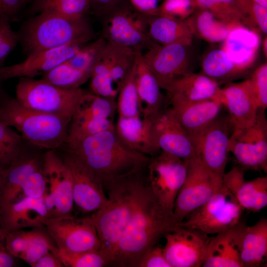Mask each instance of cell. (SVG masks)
<instances>
[{"instance_id": "1", "label": "cell", "mask_w": 267, "mask_h": 267, "mask_svg": "<svg viewBox=\"0 0 267 267\" xmlns=\"http://www.w3.org/2000/svg\"><path fill=\"white\" fill-rule=\"evenodd\" d=\"M179 225L173 212L162 206L147 185L119 241L110 266L138 267L159 239Z\"/></svg>"}, {"instance_id": "2", "label": "cell", "mask_w": 267, "mask_h": 267, "mask_svg": "<svg viewBox=\"0 0 267 267\" xmlns=\"http://www.w3.org/2000/svg\"><path fill=\"white\" fill-rule=\"evenodd\" d=\"M64 145L66 152L90 168L103 186L143 171L151 158L127 146L115 129Z\"/></svg>"}, {"instance_id": "3", "label": "cell", "mask_w": 267, "mask_h": 267, "mask_svg": "<svg viewBox=\"0 0 267 267\" xmlns=\"http://www.w3.org/2000/svg\"><path fill=\"white\" fill-rule=\"evenodd\" d=\"M142 171L104 185L107 202L90 216L100 243V253L110 265L117 245L134 214L145 182Z\"/></svg>"}, {"instance_id": "4", "label": "cell", "mask_w": 267, "mask_h": 267, "mask_svg": "<svg viewBox=\"0 0 267 267\" xmlns=\"http://www.w3.org/2000/svg\"><path fill=\"white\" fill-rule=\"evenodd\" d=\"M17 33L19 43L26 56L82 39L94 38V33L86 17L73 19L49 11L39 12L29 18Z\"/></svg>"}, {"instance_id": "5", "label": "cell", "mask_w": 267, "mask_h": 267, "mask_svg": "<svg viewBox=\"0 0 267 267\" xmlns=\"http://www.w3.org/2000/svg\"><path fill=\"white\" fill-rule=\"evenodd\" d=\"M0 121L33 146L48 150L64 145L71 120L28 108L7 95L0 105Z\"/></svg>"}, {"instance_id": "6", "label": "cell", "mask_w": 267, "mask_h": 267, "mask_svg": "<svg viewBox=\"0 0 267 267\" xmlns=\"http://www.w3.org/2000/svg\"><path fill=\"white\" fill-rule=\"evenodd\" d=\"M86 90L62 88L43 80L22 77L15 87L17 100L28 108L71 120Z\"/></svg>"}, {"instance_id": "7", "label": "cell", "mask_w": 267, "mask_h": 267, "mask_svg": "<svg viewBox=\"0 0 267 267\" xmlns=\"http://www.w3.org/2000/svg\"><path fill=\"white\" fill-rule=\"evenodd\" d=\"M123 0L100 17L101 37L106 41L142 52L154 42L148 32L149 17L136 11Z\"/></svg>"}, {"instance_id": "8", "label": "cell", "mask_w": 267, "mask_h": 267, "mask_svg": "<svg viewBox=\"0 0 267 267\" xmlns=\"http://www.w3.org/2000/svg\"><path fill=\"white\" fill-rule=\"evenodd\" d=\"M244 209L223 184L204 204L189 214L179 225L216 234L240 222Z\"/></svg>"}, {"instance_id": "9", "label": "cell", "mask_w": 267, "mask_h": 267, "mask_svg": "<svg viewBox=\"0 0 267 267\" xmlns=\"http://www.w3.org/2000/svg\"><path fill=\"white\" fill-rule=\"evenodd\" d=\"M146 168L147 183L159 203L173 212L178 194L187 174V160L161 151L151 157Z\"/></svg>"}, {"instance_id": "10", "label": "cell", "mask_w": 267, "mask_h": 267, "mask_svg": "<svg viewBox=\"0 0 267 267\" xmlns=\"http://www.w3.org/2000/svg\"><path fill=\"white\" fill-rule=\"evenodd\" d=\"M42 168L46 182L43 198L48 218L72 215L74 204L70 170L55 150H47L43 155Z\"/></svg>"}, {"instance_id": "11", "label": "cell", "mask_w": 267, "mask_h": 267, "mask_svg": "<svg viewBox=\"0 0 267 267\" xmlns=\"http://www.w3.org/2000/svg\"><path fill=\"white\" fill-rule=\"evenodd\" d=\"M58 250L73 253L98 251L100 243L91 217L47 218L44 222Z\"/></svg>"}, {"instance_id": "12", "label": "cell", "mask_w": 267, "mask_h": 267, "mask_svg": "<svg viewBox=\"0 0 267 267\" xmlns=\"http://www.w3.org/2000/svg\"><path fill=\"white\" fill-rule=\"evenodd\" d=\"M228 151L234 155L244 170H267V121L265 110L259 108L255 123L241 131L232 133Z\"/></svg>"}, {"instance_id": "13", "label": "cell", "mask_w": 267, "mask_h": 267, "mask_svg": "<svg viewBox=\"0 0 267 267\" xmlns=\"http://www.w3.org/2000/svg\"><path fill=\"white\" fill-rule=\"evenodd\" d=\"M198 156L187 160V174L175 200L173 214L179 223L206 202L221 186Z\"/></svg>"}, {"instance_id": "14", "label": "cell", "mask_w": 267, "mask_h": 267, "mask_svg": "<svg viewBox=\"0 0 267 267\" xmlns=\"http://www.w3.org/2000/svg\"><path fill=\"white\" fill-rule=\"evenodd\" d=\"M229 128L227 118L218 116L193 141L197 156L221 184L229 153Z\"/></svg>"}, {"instance_id": "15", "label": "cell", "mask_w": 267, "mask_h": 267, "mask_svg": "<svg viewBox=\"0 0 267 267\" xmlns=\"http://www.w3.org/2000/svg\"><path fill=\"white\" fill-rule=\"evenodd\" d=\"M164 236L163 253L171 267H202L211 238L209 235L178 225Z\"/></svg>"}, {"instance_id": "16", "label": "cell", "mask_w": 267, "mask_h": 267, "mask_svg": "<svg viewBox=\"0 0 267 267\" xmlns=\"http://www.w3.org/2000/svg\"><path fill=\"white\" fill-rule=\"evenodd\" d=\"M93 39L84 38L63 46L32 53L21 62L0 67V78L4 82L12 78L42 76L70 58Z\"/></svg>"}, {"instance_id": "17", "label": "cell", "mask_w": 267, "mask_h": 267, "mask_svg": "<svg viewBox=\"0 0 267 267\" xmlns=\"http://www.w3.org/2000/svg\"><path fill=\"white\" fill-rule=\"evenodd\" d=\"M70 170L74 204L84 213L94 212L107 201L103 185L97 175L88 166L66 152L62 158Z\"/></svg>"}, {"instance_id": "18", "label": "cell", "mask_w": 267, "mask_h": 267, "mask_svg": "<svg viewBox=\"0 0 267 267\" xmlns=\"http://www.w3.org/2000/svg\"><path fill=\"white\" fill-rule=\"evenodd\" d=\"M152 133L161 151L184 160L197 156L192 140L171 107L162 109L152 119Z\"/></svg>"}, {"instance_id": "19", "label": "cell", "mask_w": 267, "mask_h": 267, "mask_svg": "<svg viewBox=\"0 0 267 267\" xmlns=\"http://www.w3.org/2000/svg\"><path fill=\"white\" fill-rule=\"evenodd\" d=\"M179 44L163 45L153 43L143 53L144 60L155 76L161 89L188 72V47Z\"/></svg>"}, {"instance_id": "20", "label": "cell", "mask_w": 267, "mask_h": 267, "mask_svg": "<svg viewBox=\"0 0 267 267\" xmlns=\"http://www.w3.org/2000/svg\"><path fill=\"white\" fill-rule=\"evenodd\" d=\"M220 100L228 112L232 133L245 130L256 122L260 108L247 80L227 83L221 88Z\"/></svg>"}, {"instance_id": "21", "label": "cell", "mask_w": 267, "mask_h": 267, "mask_svg": "<svg viewBox=\"0 0 267 267\" xmlns=\"http://www.w3.org/2000/svg\"><path fill=\"white\" fill-rule=\"evenodd\" d=\"M220 84L202 74L187 72L167 84L171 104H187L208 99L220 100Z\"/></svg>"}, {"instance_id": "22", "label": "cell", "mask_w": 267, "mask_h": 267, "mask_svg": "<svg viewBox=\"0 0 267 267\" xmlns=\"http://www.w3.org/2000/svg\"><path fill=\"white\" fill-rule=\"evenodd\" d=\"M48 218L43 197L23 196L0 207V225L5 232L28 227L42 228Z\"/></svg>"}, {"instance_id": "23", "label": "cell", "mask_w": 267, "mask_h": 267, "mask_svg": "<svg viewBox=\"0 0 267 267\" xmlns=\"http://www.w3.org/2000/svg\"><path fill=\"white\" fill-rule=\"evenodd\" d=\"M247 225L240 222L211 237L203 267H243L241 246Z\"/></svg>"}, {"instance_id": "24", "label": "cell", "mask_w": 267, "mask_h": 267, "mask_svg": "<svg viewBox=\"0 0 267 267\" xmlns=\"http://www.w3.org/2000/svg\"><path fill=\"white\" fill-rule=\"evenodd\" d=\"M244 171L239 166L233 168L224 174L222 183L244 210L258 212L267 205V178L258 177L247 181Z\"/></svg>"}, {"instance_id": "25", "label": "cell", "mask_w": 267, "mask_h": 267, "mask_svg": "<svg viewBox=\"0 0 267 267\" xmlns=\"http://www.w3.org/2000/svg\"><path fill=\"white\" fill-rule=\"evenodd\" d=\"M222 43L221 48L236 66L247 73L256 59L261 40L257 31L236 23Z\"/></svg>"}, {"instance_id": "26", "label": "cell", "mask_w": 267, "mask_h": 267, "mask_svg": "<svg viewBox=\"0 0 267 267\" xmlns=\"http://www.w3.org/2000/svg\"><path fill=\"white\" fill-rule=\"evenodd\" d=\"M134 72L140 115L152 120L162 109L163 97L155 76L145 63L142 52L138 50L136 52Z\"/></svg>"}, {"instance_id": "27", "label": "cell", "mask_w": 267, "mask_h": 267, "mask_svg": "<svg viewBox=\"0 0 267 267\" xmlns=\"http://www.w3.org/2000/svg\"><path fill=\"white\" fill-rule=\"evenodd\" d=\"M223 107L218 99H208L187 104H172L176 118L192 142L214 119Z\"/></svg>"}, {"instance_id": "28", "label": "cell", "mask_w": 267, "mask_h": 267, "mask_svg": "<svg viewBox=\"0 0 267 267\" xmlns=\"http://www.w3.org/2000/svg\"><path fill=\"white\" fill-rule=\"evenodd\" d=\"M152 123V120L141 116L118 118L115 129L117 135L127 146L151 157L161 151L153 137Z\"/></svg>"}, {"instance_id": "29", "label": "cell", "mask_w": 267, "mask_h": 267, "mask_svg": "<svg viewBox=\"0 0 267 267\" xmlns=\"http://www.w3.org/2000/svg\"><path fill=\"white\" fill-rule=\"evenodd\" d=\"M22 150L6 169L0 191V207L21 197V189L26 179L42 165L43 156L25 154Z\"/></svg>"}, {"instance_id": "30", "label": "cell", "mask_w": 267, "mask_h": 267, "mask_svg": "<svg viewBox=\"0 0 267 267\" xmlns=\"http://www.w3.org/2000/svg\"><path fill=\"white\" fill-rule=\"evenodd\" d=\"M148 32L153 42L163 45L179 44L189 46L194 35L184 21L156 15L149 17Z\"/></svg>"}, {"instance_id": "31", "label": "cell", "mask_w": 267, "mask_h": 267, "mask_svg": "<svg viewBox=\"0 0 267 267\" xmlns=\"http://www.w3.org/2000/svg\"><path fill=\"white\" fill-rule=\"evenodd\" d=\"M267 256V220L261 218L255 224L246 227L240 254L243 267L261 266Z\"/></svg>"}, {"instance_id": "32", "label": "cell", "mask_w": 267, "mask_h": 267, "mask_svg": "<svg viewBox=\"0 0 267 267\" xmlns=\"http://www.w3.org/2000/svg\"><path fill=\"white\" fill-rule=\"evenodd\" d=\"M185 21L194 36L212 43L222 42L230 29L236 24L224 22L209 11L198 8Z\"/></svg>"}, {"instance_id": "33", "label": "cell", "mask_w": 267, "mask_h": 267, "mask_svg": "<svg viewBox=\"0 0 267 267\" xmlns=\"http://www.w3.org/2000/svg\"><path fill=\"white\" fill-rule=\"evenodd\" d=\"M108 72L116 90L120 89L135 62L136 50L106 41L104 46Z\"/></svg>"}, {"instance_id": "34", "label": "cell", "mask_w": 267, "mask_h": 267, "mask_svg": "<svg viewBox=\"0 0 267 267\" xmlns=\"http://www.w3.org/2000/svg\"><path fill=\"white\" fill-rule=\"evenodd\" d=\"M203 74L220 82H230L247 73L236 66L225 52L220 49L209 51L202 62Z\"/></svg>"}, {"instance_id": "35", "label": "cell", "mask_w": 267, "mask_h": 267, "mask_svg": "<svg viewBox=\"0 0 267 267\" xmlns=\"http://www.w3.org/2000/svg\"><path fill=\"white\" fill-rule=\"evenodd\" d=\"M116 111V100L86 91L78 104L71 120L111 119Z\"/></svg>"}, {"instance_id": "36", "label": "cell", "mask_w": 267, "mask_h": 267, "mask_svg": "<svg viewBox=\"0 0 267 267\" xmlns=\"http://www.w3.org/2000/svg\"><path fill=\"white\" fill-rule=\"evenodd\" d=\"M33 2V12L49 11L73 19L85 17L91 10L89 0H37Z\"/></svg>"}, {"instance_id": "37", "label": "cell", "mask_w": 267, "mask_h": 267, "mask_svg": "<svg viewBox=\"0 0 267 267\" xmlns=\"http://www.w3.org/2000/svg\"><path fill=\"white\" fill-rule=\"evenodd\" d=\"M91 73L74 68L65 61L42 76L41 79L62 88L73 89L89 80Z\"/></svg>"}, {"instance_id": "38", "label": "cell", "mask_w": 267, "mask_h": 267, "mask_svg": "<svg viewBox=\"0 0 267 267\" xmlns=\"http://www.w3.org/2000/svg\"><path fill=\"white\" fill-rule=\"evenodd\" d=\"M116 99L118 118H130L141 116L135 82L134 63L124 81Z\"/></svg>"}, {"instance_id": "39", "label": "cell", "mask_w": 267, "mask_h": 267, "mask_svg": "<svg viewBox=\"0 0 267 267\" xmlns=\"http://www.w3.org/2000/svg\"><path fill=\"white\" fill-rule=\"evenodd\" d=\"M198 9L211 12L219 19L227 23L243 24L244 15L238 0H192Z\"/></svg>"}, {"instance_id": "40", "label": "cell", "mask_w": 267, "mask_h": 267, "mask_svg": "<svg viewBox=\"0 0 267 267\" xmlns=\"http://www.w3.org/2000/svg\"><path fill=\"white\" fill-rule=\"evenodd\" d=\"M23 137L0 121V166L7 168L22 150Z\"/></svg>"}, {"instance_id": "41", "label": "cell", "mask_w": 267, "mask_h": 267, "mask_svg": "<svg viewBox=\"0 0 267 267\" xmlns=\"http://www.w3.org/2000/svg\"><path fill=\"white\" fill-rule=\"evenodd\" d=\"M115 129L111 119L71 120L64 144L71 143L102 132Z\"/></svg>"}, {"instance_id": "42", "label": "cell", "mask_w": 267, "mask_h": 267, "mask_svg": "<svg viewBox=\"0 0 267 267\" xmlns=\"http://www.w3.org/2000/svg\"><path fill=\"white\" fill-rule=\"evenodd\" d=\"M56 256L66 267H103L109 265L99 250L73 253L58 250Z\"/></svg>"}, {"instance_id": "43", "label": "cell", "mask_w": 267, "mask_h": 267, "mask_svg": "<svg viewBox=\"0 0 267 267\" xmlns=\"http://www.w3.org/2000/svg\"><path fill=\"white\" fill-rule=\"evenodd\" d=\"M58 249L54 246L49 237L40 230H32L29 245L20 258L30 266L48 252L56 256Z\"/></svg>"}, {"instance_id": "44", "label": "cell", "mask_w": 267, "mask_h": 267, "mask_svg": "<svg viewBox=\"0 0 267 267\" xmlns=\"http://www.w3.org/2000/svg\"><path fill=\"white\" fill-rule=\"evenodd\" d=\"M106 43V41L101 37L84 46L65 62L76 69L92 71L94 63Z\"/></svg>"}, {"instance_id": "45", "label": "cell", "mask_w": 267, "mask_h": 267, "mask_svg": "<svg viewBox=\"0 0 267 267\" xmlns=\"http://www.w3.org/2000/svg\"><path fill=\"white\" fill-rule=\"evenodd\" d=\"M244 15L243 24L267 35V7L246 0H238Z\"/></svg>"}, {"instance_id": "46", "label": "cell", "mask_w": 267, "mask_h": 267, "mask_svg": "<svg viewBox=\"0 0 267 267\" xmlns=\"http://www.w3.org/2000/svg\"><path fill=\"white\" fill-rule=\"evenodd\" d=\"M196 9L192 0H164L158 6L157 15L177 21H184Z\"/></svg>"}, {"instance_id": "47", "label": "cell", "mask_w": 267, "mask_h": 267, "mask_svg": "<svg viewBox=\"0 0 267 267\" xmlns=\"http://www.w3.org/2000/svg\"><path fill=\"white\" fill-rule=\"evenodd\" d=\"M247 81L259 108L267 107V64L264 63L250 74Z\"/></svg>"}, {"instance_id": "48", "label": "cell", "mask_w": 267, "mask_h": 267, "mask_svg": "<svg viewBox=\"0 0 267 267\" xmlns=\"http://www.w3.org/2000/svg\"><path fill=\"white\" fill-rule=\"evenodd\" d=\"M32 233V230L23 229L6 232L5 250L13 257L20 258L29 245Z\"/></svg>"}, {"instance_id": "49", "label": "cell", "mask_w": 267, "mask_h": 267, "mask_svg": "<svg viewBox=\"0 0 267 267\" xmlns=\"http://www.w3.org/2000/svg\"><path fill=\"white\" fill-rule=\"evenodd\" d=\"M42 165L30 174L26 179L21 189V197H43L45 191L46 182Z\"/></svg>"}, {"instance_id": "50", "label": "cell", "mask_w": 267, "mask_h": 267, "mask_svg": "<svg viewBox=\"0 0 267 267\" xmlns=\"http://www.w3.org/2000/svg\"><path fill=\"white\" fill-rule=\"evenodd\" d=\"M18 43L17 33L12 30L10 22L0 21V67L3 66L6 57Z\"/></svg>"}, {"instance_id": "51", "label": "cell", "mask_w": 267, "mask_h": 267, "mask_svg": "<svg viewBox=\"0 0 267 267\" xmlns=\"http://www.w3.org/2000/svg\"><path fill=\"white\" fill-rule=\"evenodd\" d=\"M26 0H0V21L11 22L18 20Z\"/></svg>"}, {"instance_id": "52", "label": "cell", "mask_w": 267, "mask_h": 267, "mask_svg": "<svg viewBox=\"0 0 267 267\" xmlns=\"http://www.w3.org/2000/svg\"><path fill=\"white\" fill-rule=\"evenodd\" d=\"M138 267H171L163 248L155 246L141 260Z\"/></svg>"}, {"instance_id": "53", "label": "cell", "mask_w": 267, "mask_h": 267, "mask_svg": "<svg viewBox=\"0 0 267 267\" xmlns=\"http://www.w3.org/2000/svg\"><path fill=\"white\" fill-rule=\"evenodd\" d=\"M130 4L138 12L151 17L157 15L159 0H129Z\"/></svg>"}, {"instance_id": "54", "label": "cell", "mask_w": 267, "mask_h": 267, "mask_svg": "<svg viewBox=\"0 0 267 267\" xmlns=\"http://www.w3.org/2000/svg\"><path fill=\"white\" fill-rule=\"evenodd\" d=\"M122 0H89L91 10L100 17Z\"/></svg>"}, {"instance_id": "55", "label": "cell", "mask_w": 267, "mask_h": 267, "mask_svg": "<svg viewBox=\"0 0 267 267\" xmlns=\"http://www.w3.org/2000/svg\"><path fill=\"white\" fill-rule=\"evenodd\" d=\"M32 267H63L60 259L53 253L48 252L40 258Z\"/></svg>"}, {"instance_id": "56", "label": "cell", "mask_w": 267, "mask_h": 267, "mask_svg": "<svg viewBox=\"0 0 267 267\" xmlns=\"http://www.w3.org/2000/svg\"><path fill=\"white\" fill-rule=\"evenodd\" d=\"M14 257L5 249L0 248V267H11L14 266Z\"/></svg>"}, {"instance_id": "57", "label": "cell", "mask_w": 267, "mask_h": 267, "mask_svg": "<svg viewBox=\"0 0 267 267\" xmlns=\"http://www.w3.org/2000/svg\"><path fill=\"white\" fill-rule=\"evenodd\" d=\"M6 232L0 225V248H4V240Z\"/></svg>"}, {"instance_id": "58", "label": "cell", "mask_w": 267, "mask_h": 267, "mask_svg": "<svg viewBox=\"0 0 267 267\" xmlns=\"http://www.w3.org/2000/svg\"><path fill=\"white\" fill-rule=\"evenodd\" d=\"M3 82L0 78V105L7 95L4 91L2 87V83Z\"/></svg>"}, {"instance_id": "59", "label": "cell", "mask_w": 267, "mask_h": 267, "mask_svg": "<svg viewBox=\"0 0 267 267\" xmlns=\"http://www.w3.org/2000/svg\"><path fill=\"white\" fill-rule=\"evenodd\" d=\"M6 169L0 166V191L3 183Z\"/></svg>"}, {"instance_id": "60", "label": "cell", "mask_w": 267, "mask_h": 267, "mask_svg": "<svg viewBox=\"0 0 267 267\" xmlns=\"http://www.w3.org/2000/svg\"><path fill=\"white\" fill-rule=\"evenodd\" d=\"M250 2H254L260 4L264 7H267V0H246Z\"/></svg>"}, {"instance_id": "61", "label": "cell", "mask_w": 267, "mask_h": 267, "mask_svg": "<svg viewBox=\"0 0 267 267\" xmlns=\"http://www.w3.org/2000/svg\"><path fill=\"white\" fill-rule=\"evenodd\" d=\"M263 50L265 57H267V36L265 37L263 43Z\"/></svg>"}, {"instance_id": "62", "label": "cell", "mask_w": 267, "mask_h": 267, "mask_svg": "<svg viewBox=\"0 0 267 267\" xmlns=\"http://www.w3.org/2000/svg\"><path fill=\"white\" fill-rule=\"evenodd\" d=\"M27 0V2L28 3L31 1L34 2V1H36L37 0Z\"/></svg>"}]
</instances>
